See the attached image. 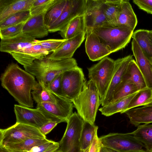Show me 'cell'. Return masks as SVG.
<instances>
[{"mask_svg":"<svg viewBox=\"0 0 152 152\" xmlns=\"http://www.w3.org/2000/svg\"><path fill=\"white\" fill-rule=\"evenodd\" d=\"M132 57V55H129L114 61V71L109 86L104 96L100 100L102 107L111 102L114 91L121 81L130 62L133 59Z\"/></svg>","mask_w":152,"mask_h":152,"instance_id":"obj_14","label":"cell"},{"mask_svg":"<svg viewBox=\"0 0 152 152\" xmlns=\"http://www.w3.org/2000/svg\"><path fill=\"white\" fill-rule=\"evenodd\" d=\"M74 107L72 102L64 97L56 103L42 102L37 106L53 120H61L65 122L73 114Z\"/></svg>","mask_w":152,"mask_h":152,"instance_id":"obj_13","label":"cell"},{"mask_svg":"<svg viewBox=\"0 0 152 152\" xmlns=\"http://www.w3.org/2000/svg\"><path fill=\"white\" fill-rule=\"evenodd\" d=\"M46 138L37 128L16 123L7 128L0 129V146L16 143L31 138Z\"/></svg>","mask_w":152,"mask_h":152,"instance_id":"obj_8","label":"cell"},{"mask_svg":"<svg viewBox=\"0 0 152 152\" xmlns=\"http://www.w3.org/2000/svg\"><path fill=\"white\" fill-rule=\"evenodd\" d=\"M132 38L136 41L152 64V44L149 38L148 30H136L134 32Z\"/></svg>","mask_w":152,"mask_h":152,"instance_id":"obj_28","label":"cell"},{"mask_svg":"<svg viewBox=\"0 0 152 152\" xmlns=\"http://www.w3.org/2000/svg\"><path fill=\"white\" fill-rule=\"evenodd\" d=\"M14 110L16 123L27 125L38 129L47 122L53 120L39 108L33 109L15 104Z\"/></svg>","mask_w":152,"mask_h":152,"instance_id":"obj_10","label":"cell"},{"mask_svg":"<svg viewBox=\"0 0 152 152\" xmlns=\"http://www.w3.org/2000/svg\"><path fill=\"white\" fill-rule=\"evenodd\" d=\"M86 0H67L66 5L56 21L48 28L49 32L61 31L75 18L84 15Z\"/></svg>","mask_w":152,"mask_h":152,"instance_id":"obj_11","label":"cell"},{"mask_svg":"<svg viewBox=\"0 0 152 152\" xmlns=\"http://www.w3.org/2000/svg\"><path fill=\"white\" fill-rule=\"evenodd\" d=\"M66 40L64 39H49L41 40L36 39V42L49 53L57 50Z\"/></svg>","mask_w":152,"mask_h":152,"instance_id":"obj_38","label":"cell"},{"mask_svg":"<svg viewBox=\"0 0 152 152\" xmlns=\"http://www.w3.org/2000/svg\"><path fill=\"white\" fill-rule=\"evenodd\" d=\"M98 91L92 81H87L78 96L72 102L78 114L86 121L94 124L100 104Z\"/></svg>","mask_w":152,"mask_h":152,"instance_id":"obj_3","label":"cell"},{"mask_svg":"<svg viewBox=\"0 0 152 152\" xmlns=\"http://www.w3.org/2000/svg\"><path fill=\"white\" fill-rule=\"evenodd\" d=\"M133 2L139 9L152 15V0H133Z\"/></svg>","mask_w":152,"mask_h":152,"instance_id":"obj_41","label":"cell"},{"mask_svg":"<svg viewBox=\"0 0 152 152\" xmlns=\"http://www.w3.org/2000/svg\"><path fill=\"white\" fill-rule=\"evenodd\" d=\"M122 0H105L104 13L110 26H117L118 15L121 8Z\"/></svg>","mask_w":152,"mask_h":152,"instance_id":"obj_29","label":"cell"},{"mask_svg":"<svg viewBox=\"0 0 152 152\" xmlns=\"http://www.w3.org/2000/svg\"><path fill=\"white\" fill-rule=\"evenodd\" d=\"M105 2V0H86L84 15L86 31L95 27L110 26L104 15Z\"/></svg>","mask_w":152,"mask_h":152,"instance_id":"obj_12","label":"cell"},{"mask_svg":"<svg viewBox=\"0 0 152 152\" xmlns=\"http://www.w3.org/2000/svg\"><path fill=\"white\" fill-rule=\"evenodd\" d=\"M84 122L76 112L69 118L64 133L58 142L59 149L62 152H83L80 139Z\"/></svg>","mask_w":152,"mask_h":152,"instance_id":"obj_7","label":"cell"},{"mask_svg":"<svg viewBox=\"0 0 152 152\" xmlns=\"http://www.w3.org/2000/svg\"><path fill=\"white\" fill-rule=\"evenodd\" d=\"M101 143L97 132L96 134L93 142L90 146L88 152H99Z\"/></svg>","mask_w":152,"mask_h":152,"instance_id":"obj_44","label":"cell"},{"mask_svg":"<svg viewBox=\"0 0 152 152\" xmlns=\"http://www.w3.org/2000/svg\"><path fill=\"white\" fill-rule=\"evenodd\" d=\"M125 113L129 119L130 123L135 126L141 124L152 123V103L142 107L129 110Z\"/></svg>","mask_w":152,"mask_h":152,"instance_id":"obj_23","label":"cell"},{"mask_svg":"<svg viewBox=\"0 0 152 152\" xmlns=\"http://www.w3.org/2000/svg\"><path fill=\"white\" fill-rule=\"evenodd\" d=\"M99 139L102 146L117 152H147L144 145L130 133H110Z\"/></svg>","mask_w":152,"mask_h":152,"instance_id":"obj_6","label":"cell"},{"mask_svg":"<svg viewBox=\"0 0 152 152\" xmlns=\"http://www.w3.org/2000/svg\"><path fill=\"white\" fill-rule=\"evenodd\" d=\"M131 45L132 50L135 61L144 77L147 86L152 89V64L133 39Z\"/></svg>","mask_w":152,"mask_h":152,"instance_id":"obj_19","label":"cell"},{"mask_svg":"<svg viewBox=\"0 0 152 152\" xmlns=\"http://www.w3.org/2000/svg\"><path fill=\"white\" fill-rule=\"evenodd\" d=\"M123 81L132 83L139 90L147 87L144 77L134 59L130 62L123 77Z\"/></svg>","mask_w":152,"mask_h":152,"instance_id":"obj_24","label":"cell"},{"mask_svg":"<svg viewBox=\"0 0 152 152\" xmlns=\"http://www.w3.org/2000/svg\"><path fill=\"white\" fill-rule=\"evenodd\" d=\"M31 16L29 10L20 11L11 15L0 22V29L26 22Z\"/></svg>","mask_w":152,"mask_h":152,"instance_id":"obj_36","label":"cell"},{"mask_svg":"<svg viewBox=\"0 0 152 152\" xmlns=\"http://www.w3.org/2000/svg\"><path fill=\"white\" fill-rule=\"evenodd\" d=\"M62 73L57 76L52 81L47 88L50 91L56 95L64 96L62 89Z\"/></svg>","mask_w":152,"mask_h":152,"instance_id":"obj_40","label":"cell"},{"mask_svg":"<svg viewBox=\"0 0 152 152\" xmlns=\"http://www.w3.org/2000/svg\"><path fill=\"white\" fill-rule=\"evenodd\" d=\"M55 152H62L60 150L58 149V150H57Z\"/></svg>","mask_w":152,"mask_h":152,"instance_id":"obj_49","label":"cell"},{"mask_svg":"<svg viewBox=\"0 0 152 152\" xmlns=\"http://www.w3.org/2000/svg\"><path fill=\"white\" fill-rule=\"evenodd\" d=\"M34 0H0V22L18 12L30 10Z\"/></svg>","mask_w":152,"mask_h":152,"instance_id":"obj_21","label":"cell"},{"mask_svg":"<svg viewBox=\"0 0 152 152\" xmlns=\"http://www.w3.org/2000/svg\"><path fill=\"white\" fill-rule=\"evenodd\" d=\"M49 140L46 138H31L19 143L7 144L2 146L14 152H26L33 147L48 142Z\"/></svg>","mask_w":152,"mask_h":152,"instance_id":"obj_30","label":"cell"},{"mask_svg":"<svg viewBox=\"0 0 152 152\" xmlns=\"http://www.w3.org/2000/svg\"><path fill=\"white\" fill-rule=\"evenodd\" d=\"M139 91L136 85L132 83L126 81H121L115 89L112 100L109 104L117 102Z\"/></svg>","mask_w":152,"mask_h":152,"instance_id":"obj_33","label":"cell"},{"mask_svg":"<svg viewBox=\"0 0 152 152\" xmlns=\"http://www.w3.org/2000/svg\"><path fill=\"white\" fill-rule=\"evenodd\" d=\"M67 0H58L54 5L47 12L45 23L48 28L58 19L63 11Z\"/></svg>","mask_w":152,"mask_h":152,"instance_id":"obj_35","label":"cell"},{"mask_svg":"<svg viewBox=\"0 0 152 152\" xmlns=\"http://www.w3.org/2000/svg\"><path fill=\"white\" fill-rule=\"evenodd\" d=\"M98 126L86 121L84 122L80 139L81 151H84L89 147L92 143Z\"/></svg>","mask_w":152,"mask_h":152,"instance_id":"obj_34","label":"cell"},{"mask_svg":"<svg viewBox=\"0 0 152 152\" xmlns=\"http://www.w3.org/2000/svg\"><path fill=\"white\" fill-rule=\"evenodd\" d=\"M34 76L12 63L1 75L2 86L6 89L21 106L34 107L31 91L38 88L39 84Z\"/></svg>","mask_w":152,"mask_h":152,"instance_id":"obj_1","label":"cell"},{"mask_svg":"<svg viewBox=\"0 0 152 152\" xmlns=\"http://www.w3.org/2000/svg\"><path fill=\"white\" fill-rule=\"evenodd\" d=\"M85 47L86 54L92 61L101 60L111 53L91 30L86 31Z\"/></svg>","mask_w":152,"mask_h":152,"instance_id":"obj_15","label":"cell"},{"mask_svg":"<svg viewBox=\"0 0 152 152\" xmlns=\"http://www.w3.org/2000/svg\"><path fill=\"white\" fill-rule=\"evenodd\" d=\"M39 83V85L38 88L31 92L33 99L37 104L44 102L56 103L64 97L51 91L43 83Z\"/></svg>","mask_w":152,"mask_h":152,"instance_id":"obj_27","label":"cell"},{"mask_svg":"<svg viewBox=\"0 0 152 152\" xmlns=\"http://www.w3.org/2000/svg\"><path fill=\"white\" fill-rule=\"evenodd\" d=\"M114 61L106 56L97 64L88 68V77L96 88L100 100L105 95L113 74Z\"/></svg>","mask_w":152,"mask_h":152,"instance_id":"obj_5","label":"cell"},{"mask_svg":"<svg viewBox=\"0 0 152 152\" xmlns=\"http://www.w3.org/2000/svg\"><path fill=\"white\" fill-rule=\"evenodd\" d=\"M49 54L41 45L37 43L10 54L18 62L24 66L29 65L35 60L46 56Z\"/></svg>","mask_w":152,"mask_h":152,"instance_id":"obj_17","label":"cell"},{"mask_svg":"<svg viewBox=\"0 0 152 152\" xmlns=\"http://www.w3.org/2000/svg\"><path fill=\"white\" fill-rule=\"evenodd\" d=\"M78 66L76 60L73 58L56 60L47 56L23 67L26 71L36 77L38 83H43L48 87L57 76Z\"/></svg>","mask_w":152,"mask_h":152,"instance_id":"obj_2","label":"cell"},{"mask_svg":"<svg viewBox=\"0 0 152 152\" xmlns=\"http://www.w3.org/2000/svg\"><path fill=\"white\" fill-rule=\"evenodd\" d=\"M65 122L61 120H52L50 121L40 127L39 130L40 132L44 136L48 134L59 123Z\"/></svg>","mask_w":152,"mask_h":152,"instance_id":"obj_42","label":"cell"},{"mask_svg":"<svg viewBox=\"0 0 152 152\" xmlns=\"http://www.w3.org/2000/svg\"><path fill=\"white\" fill-rule=\"evenodd\" d=\"M58 0H34L30 10L31 16L47 12L54 5Z\"/></svg>","mask_w":152,"mask_h":152,"instance_id":"obj_37","label":"cell"},{"mask_svg":"<svg viewBox=\"0 0 152 152\" xmlns=\"http://www.w3.org/2000/svg\"><path fill=\"white\" fill-rule=\"evenodd\" d=\"M90 30L111 53L124 48L130 42L134 32L127 28L110 26L98 27Z\"/></svg>","mask_w":152,"mask_h":152,"instance_id":"obj_4","label":"cell"},{"mask_svg":"<svg viewBox=\"0 0 152 152\" xmlns=\"http://www.w3.org/2000/svg\"><path fill=\"white\" fill-rule=\"evenodd\" d=\"M148 35L150 41L152 44V30H148Z\"/></svg>","mask_w":152,"mask_h":152,"instance_id":"obj_48","label":"cell"},{"mask_svg":"<svg viewBox=\"0 0 152 152\" xmlns=\"http://www.w3.org/2000/svg\"><path fill=\"white\" fill-rule=\"evenodd\" d=\"M130 133L144 145L147 152H152V124L139 125Z\"/></svg>","mask_w":152,"mask_h":152,"instance_id":"obj_26","label":"cell"},{"mask_svg":"<svg viewBox=\"0 0 152 152\" xmlns=\"http://www.w3.org/2000/svg\"><path fill=\"white\" fill-rule=\"evenodd\" d=\"M46 13L31 16L24 23L22 33L34 38H42L48 34V29L45 23Z\"/></svg>","mask_w":152,"mask_h":152,"instance_id":"obj_18","label":"cell"},{"mask_svg":"<svg viewBox=\"0 0 152 152\" xmlns=\"http://www.w3.org/2000/svg\"><path fill=\"white\" fill-rule=\"evenodd\" d=\"M86 82L82 69L78 66L64 72L62 78L63 96L72 102L82 91Z\"/></svg>","mask_w":152,"mask_h":152,"instance_id":"obj_9","label":"cell"},{"mask_svg":"<svg viewBox=\"0 0 152 152\" xmlns=\"http://www.w3.org/2000/svg\"><path fill=\"white\" fill-rule=\"evenodd\" d=\"M59 147L58 142H56L51 148L43 152H55L59 148Z\"/></svg>","mask_w":152,"mask_h":152,"instance_id":"obj_45","label":"cell"},{"mask_svg":"<svg viewBox=\"0 0 152 152\" xmlns=\"http://www.w3.org/2000/svg\"><path fill=\"white\" fill-rule=\"evenodd\" d=\"M0 152H14L9 150L4 147L0 146Z\"/></svg>","mask_w":152,"mask_h":152,"instance_id":"obj_47","label":"cell"},{"mask_svg":"<svg viewBox=\"0 0 152 152\" xmlns=\"http://www.w3.org/2000/svg\"><path fill=\"white\" fill-rule=\"evenodd\" d=\"M99 152H117L112 149L107 148L101 145L100 147Z\"/></svg>","mask_w":152,"mask_h":152,"instance_id":"obj_46","label":"cell"},{"mask_svg":"<svg viewBox=\"0 0 152 152\" xmlns=\"http://www.w3.org/2000/svg\"><path fill=\"white\" fill-rule=\"evenodd\" d=\"M25 22L0 29L1 39L12 38L22 33V30Z\"/></svg>","mask_w":152,"mask_h":152,"instance_id":"obj_39","label":"cell"},{"mask_svg":"<svg viewBox=\"0 0 152 152\" xmlns=\"http://www.w3.org/2000/svg\"></svg>","mask_w":152,"mask_h":152,"instance_id":"obj_50","label":"cell"},{"mask_svg":"<svg viewBox=\"0 0 152 152\" xmlns=\"http://www.w3.org/2000/svg\"><path fill=\"white\" fill-rule=\"evenodd\" d=\"M137 23V16L129 1L122 0L117 26L127 28L134 31Z\"/></svg>","mask_w":152,"mask_h":152,"instance_id":"obj_22","label":"cell"},{"mask_svg":"<svg viewBox=\"0 0 152 152\" xmlns=\"http://www.w3.org/2000/svg\"><path fill=\"white\" fill-rule=\"evenodd\" d=\"M56 143V142L49 140L48 142L33 147L26 152H43L51 148Z\"/></svg>","mask_w":152,"mask_h":152,"instance_id":"obj_43","label":"cell"},{"mask_svg":"<svg viewBox=\"0 0 152 152\" xmlns=\"http://www.w3.org/2000/svg\"><path fill=\"white\" fill-rule=\"evenodd\" d=\"M137 92L115 103L102 107L99 110L102 115L106 116H110L118 113H123Z\"/></svg>","mask_w":152,"mask_h":152,"instance_id":"obj_32","label":"cell"},{"mask_svg":"<svg viewBox=\"0 0 152 152\" xmlns=\"http://www.w3.org/2000/svg\"><path fill=\"white\" fill-rule=\"evenodd\" d=\"M86 38V32L66 40L57 50L48 56L50 58L61 60L72 58L76 50L80 46Z\"/></svg>","mask_w":152,"mask_h":152,"instance_id":"obj_16","label":"cell"},{"mask_svg":"<svg viewBox=\"0 0 152 152\" xmlns=\"http://www.w3.org/2000/svg\"><path fill=\"white\" fill-rule=\"evenodd\" d=\"M84 15L77 16L72 19L63 30L59 31V34L64 39H70L86 31Z\"/></svg>","mask_w":152,"mask_h":152,"instance_id":"obj_25","label":"cell"},{"mask_svg":"<svg viewBox=\"0 0 152 152\" xmlns=\"http://www.w3.org/2000/svg\"><path fill=\"white\" fill-rule=\"evenodd\" d=\"M34 38L22 33L9 39H2L0 43L1 52L11 54L13 52L37 44Z\"/></svg>","mask_w":152,"mask_h":152,"instance_id":"obj_20","label":"cell"},{"mask_svg":"<svg viewBox=\"0 0 152 152\" xmlns=\"http://www.w3.org/2000/svg\"><path fill=\"white\" fill-rule=\"evenodd\" d=\"M152 103V89L147 87L139 90L132 99L125 111Z\"/></svg>","mask_w":152,"mask_h":152,"instance_id":"obj_31","label":"cell"}]
</instances>
